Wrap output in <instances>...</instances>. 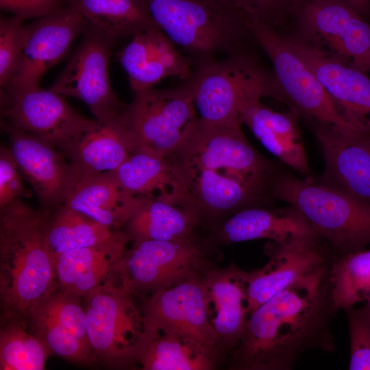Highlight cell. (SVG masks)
Returning <instances> with one entry per match:
<instances>
[{"mask_svg":"<svg viewBox=\"0 0 370 370\" xmlns=\"http://www.w3.org/2000/svg\"><path fill=\"white\" fill-rule=\"evenodd\" d=\"M241 125L199 120L166 157L184 184L200 224L215 227L240 210L261 206L271 196L273 167L251 145Z\"/></svg>","mask_w":370,"mask_h":370,"instance_id":"1","label":"cell"},{"mask_svg":"<svg viewBox=\"0 0 370 370\" xmlns=\"http://www.w3.org/2000/svg\"><path fill=\"white\" fill-rule=\"evenodd\" d=\"M331 264L299 278L249 314L230 369L289 370L308 351H334L330 327L337 310Z\"/></svg>","mask_w":370,"mask_h":370,"instance_id":"2","label":"cell"},{"mask_svg":"<svg viewBox=\"0 0 370 370\" xmlns=\"http://www.w3.org/2000/svg\"><path fill=\"white\" fill-rule=\"evenodd\" d=\"M48 214L22 199L0 208L1 318L25 322L33 306L57 286L46 237Z\"/></svg>","mask_w":370,"mask_h":370,"instance_id":"3","label":"cell"},{"mask_svg":"<svg viewBox=\"0 0 370 370\" xmlns=\"http://www.w3.org/2000/svg\"><path fill=\"white\" fill-rule=\"evenodd\" d=\"M158 27L195 69L243 54L245 19L224 0H144Z\"/></svg>","mask_w":370,"mask_h":370,"instance_id":"4","label":"cell"},{"mask_svg":"<svg viewBox=\"0 0 370 370\" xmlns=\"http://www.w3.org/2000/svg\"><path fill=\"white\" fill-rule=\"evenodd\" d=\"M132 290L116 270L83 297L88 337L96 362L116 369L138 364L160 333L136 308Z\"/></svg>","mask_w":370,"mask_h":370,"instance_id":"5","label":"cell"},{"mask_svg":"<svg viewBox=\"0 0 370 370\" xmlns=\"http://www.w3.org/2000/svg\"><path fill=\"white\" fill-rule=\"evenodd\" d=\"M271 195L299 210L336 257L370 244V204L312 177L275 175Z\"/></svg>","mask_w":370,"mask_h":370,"instance_id":"6","label":"cell"},{"mask_svg":"<svg viewBox=\"0 0 370 370\" xmlns=\"http://www.w3.org/2000/svg\"><path fill=\"white\" fill-rule=\"evenodd\" d=\"M134 94L118 119L130 151L167 157L199 121L189 80L173 88H150Z\"/></svg>","mask_w":370,"mask_h":370,"instance_id":"7","label":"cell"},{"mask_svg":"<svg viewBox=\"0 0 370 370\" xmlns=\"http://www.w3.org/2000/svg\"><path fill=\"white\" fill-rule=\"evenodd\" d=\"M188 79L199 119L210 125L241 123L248 99L275 95L272 80L243 54L197 69Z\"/></svg>","mask_w":370,"mask_h":370,"instance_id":"8","label":"cell"},{"mask_svg":"<svg viewBox=\"0 0 370 370\" xmlns=\"http://www.w3.org/2000/svg\"><path fill=\"white\" fill-rule=\"evenodd\" d=\"M247 25L273 66V79L279 90L314 128L344 130L354 126L338 110L312 71L271 24L249 19Z\"/></svg>","mask_w":370,"mask_h":370,"instance_id":"9","label":"cell"},{"mask_svg":"<svg viewBox=\"0 0 370 370\" xmlns=\"http://www.w3.org/2000/svg\"><path fill=\"white\" fill-rule=\"evenodd\" d=\"M1 110L3 123L51 144L64 156L101 123L84 118L63 96L39 85L1 91Z\"/></svg>","mask_w":370,"mask_h":370,"instance_id":"10","label":"cell"},{"mask_svg":"<svg viewBox=\"0 0 370 370\" xmlns=\"http://www.w3.org/2000/svg\"><path fill=\"white\" fill-rule=\"evenodd\" d=\"M206 246L193 237L186 241H133L117 269L134 295L149 296L201 273L208 265Z\"/></svg>","mask_w":370,"mask_h":370,"instance_id":"11","label":"cell"},{"mask_svg":"<svg viewBox=\"0 0 370 370\" xmlns=\"http://www.w3.org/2000/svg\"><path fill=\"white\" fill-rule=\"evenodd\" d=\"M114 40L98 30L89 29L50 90L82 100L101 123L116 121L127 104L114 92L108 66Z\"/></svg>","mask_w":370,"mask_h":370,"instance_id":"12","label":"cell"},{"mask_svg":"<svg viewBox=\"0 0 370 370\" xmlns=\"http://www.w3.org/2000/svg\"><path fill=\"white\" fill-rule=\"evenodd\" d=\"M142 313L159 333L192 341L219 357L223 354L210 318L203 271L149 295Z\"/></svg>","mask_w":370,"mask_h":370,"instance_id":"13","label":"cell"},{"mask_svg":"<svg viewBox=\"0 0 370 370\" xmlns=\"http://www.w3.org/2000/svg\"><path fill=\"white\" fill-rule=\"evenodd\" d=\"M297 13L319 46L347 64L370 73V25L345 0H304ZM327 51V50H326Z\"/></svg>","mask_w":370,"mask_h":370,"instance_id":"14","label":"cell"},{"mask_svg":"<svg viewBox=\"0 0 370 370\" xmlns=\"http://www.w3.org/2000/svg\"><path fill=\"white\" fill-rule=\"evenodd\" d=\"M82 298L56 286L33 306L25 323L27 330L45 344L51 355L90 365L96 359L88 334Z\"/></svg>","mask_w":370,"mask_h":370,"instance_id":"15","label":"cell"},{"mask_svg":"<svg viewBox=\"0 0 370 370\" xmlns=\"http://www.w3.org/2000/svg\"><path fill=\"white\" fill-rule=\"evenodd\" d=\"M18 166L49 212L64 205L78 183L65 156L44 140L1 123Z\"/></svg>","mask_w":370,"mask_h":370,"instance_id":"16","label":"cell"},{"mask_svg":"<svg viewBox=\"0 0 370 370\" xmlns=\"http://www.w3.org/2000/svg\"><path fill=\"white\" fill-rule=\"evenodd\" d=\"M269 257L262 268L248 272L249 314L261 304L303 276L331 264L335 255L319 236L286 243L270 242L265 250Z\"/></svg>","mask_w":370,"mask_h":370,"instance_id":"17","label":"cell"},{"mask_svg":"<svg viewBox=\"0 0 370 370\" xmlns=\"http://www.w3.org/2000/svg\"><path fill=\"white\" fill-rule=\"evenodd\" d=\"M86 21L72 6L62 7L27 25L16 71L3 91L39 85L45 73L66 53Z\"/></svg>","mask_w":370,"mask_h":370,"instance_id":"18","label":"cell"},{"mask_svg":"<svg viewBox=\"0 0 370 370\" xmlns=\"http://www.w3.org/2000/svg\"><path fill=\"white\" fill-rule=\"evenodd\" d=\"M320 81L343 116L370 132V77L312 42L286 39Z\"/></svg>","mask_w":370,"mask_h":370,"instance_id":"19","label":"cell"},{"mask_svg":"<svg viewBox=\"0 0 370 370\" xmlns=\"http://www.w3.org/2000/svg\"><path fill=\"white\" fill-rule=\"evenodd\" d=\"M324 170L317 180L370 204V132L314 128Z\"/></svg>","mask_w":370,"mask_h":370,"instance_id":"20","label":"cell"},{"mask_svg":"<svg viewBox=\"0 0 370 370\" xmlns=\"http://www.w3.org/2000/svg\"><path fill=\"white\" fill-rule=\"evenodd\" d=\"M131 38L118 58L134 93L153 88L168 77L186 80L192 75L191 61L158 27Z\"/></svg>","mask_w":370,"mask_h":370,"instance_id":"21","label":"cell"},{"mask_svg":"<svg viewBox=\"0 0 370 370\" xmlns=\"http://www.w3.org/2000/svg\"><path fill=\"white\" fill-rule=\"evenodd\" d=\"M209 314L223 354L238 346L249 317L248 271L231 264L225 268L208 264L203 271Z\"/></svg>","mask_w":370,"mask_h":370,"instance_id":"22","label":"cell"},{"mask_svg":"<svg viewBox=\"0 0 370 370\" xmlns=\"http://www.w3.org/2000/svg\"><path fill=\"white\" fill-rule=\"evenodd\" d=\"M318 236L302 214L288 206L281 208L261 206L240 210L213 227L207 243L231 244L255 239L278 243Z\"/></svg>","mask_w":370,"mask_h":370,"instance_id":"23","label":"cell"},{"mask_svg":"<svg viewBox=\"0 0 370 370\" xmlns=\"http://www.w3.org/2000/svg\"><path fill=\"white\" fill-rule=\"evenodd\" d=\"M129 241L120 231L104 243L62 253L53 260L58 287L82 297L116 270Z\"/></svg>","mask_w":370,"mask_h":370,"instance_id":"24","label":"cell"},{"mask_svg":"<svg viewBox=\"0 0 370 370\" xmlns=\"http://www.w3.org/2000/svg\"><path fill=\"white\" fill-rule=\"evenodd\" d=\"M261 97L248 99L242 106L239 120L261 144L283 163L303 176L310 169L300 131L294 116L265 106Z\"/></svg>","mask_w":370,"mask_h":370,"instance_id":"25","label":"cell"},{"mask_svg":"<svg viewBox=\"0 0 370 370\" xmlns=\"http://www.w3.org/2000/svg\"><path fill=\"white\" fill-rule=\"evenodd\" d=\"M113 173L133 196L150 197L195 212L184 184L166 157L141 149L131 151Z\"/></svg>","mask_w":370,"mask_h":370,"instance_id":"26","label":"cell"},{"mask_svg":"<svg viewBox=\"0 0 370 370\" xmlns=\"http://www.w3.org/2000/svg\"><path fill=\"white\" fill-rule=\"evenodd\" d=\"M198 225L199 218L190 208L135 195L125 232L132 242L186 241L193 238V230Z\"/></svg>","mask_w":370,"mask_h":370,"instance_id":"27","label":"cell"},{"mask_svg":"<svg viewBox=\"0 0 370 370\" xmlns=\"http://www.w3.org/2000/svg\"><path fill=\"white\" fill-rule=\"evenodd\" d=\"M133 198L111 171L80 181L64 205L110 230H120L129 219Z\"/></svg>","mask_w":370,"mask_h":370,"instance_id":"28","label":"cell"},{"mask_svg":"<svg viewBox=\"0 0 370 370\" xmlns=\"http://www.w3.org/2000/svg\"><path fill=\"white\" fill-rule=\"evenodd\" d=\"M130 152L118 123H100L66 153L78 183L102 173L115 171Z\"/></svg>","mask_w":370,"mask_h":370,"instance_id":"29","label":"cell"},{"mask_svg":"<svg viewBox=\"0 0 370 370\" xmlns=\"http://www.w3.org/2000/svg\"><path fill=\"white\" fill-rule=\"evenodd\" d=\"M90 27L110 37L133 36L158 27L144 0H66Z\"/></svg>","mask_w":370,"mask_h":370,"instance_id":"30","label":"cell"},{"mask_svg":"<svg viewBox=\"0 0 370 370\" xmlns=\"http://www.w3.org/2000/svg\"><path fill=\"white\" fill-rule=\"evenodd\" d=\"M121 230H110L66 205L48 214L46 237L54 259L66 251L104 243Z\"/></svg>","mask_w":370,"mask_h":370,"instance_id":"31","label":"cell"},{"mask_svg":"<svg viewBox=\"0 0 370 370\" xmlns=\"http://www.w3.org/2000/svg\"><path fill=\"white\" fill-rule=\"evenodd\" d=\"M219 356L192 341L160 334L145 350L143 370H212Z\"/></svg>","mask_w":370,"mask_h":370,"instance_id":"32","label":"cell"},{"mask_svg":"<svg viewBox=\"0 0 370 370\" xmlns=\"http://www.w3.org/2000/svg\"><path fill=\"white\" fill-rule=\"evenodd\" d=\"M329 280L337 310L365 301L370 295V249L336 257L330 267Z\"/></svg>","mask_w":370,"mask_h":370,"instance_id":"33","label":"cell"},{"mask_svg":"<svg viewBox=\"0 0 370 370\" xmlns=\"http://www.w3.org/2000/svg\"><path fill=\"white\" fill-rule=\"evenodd\" d=\"M51 354L24 321L1 318L0 369L42 370Z\"/></svg>","mask_w":370,"mask_h":370,"instance_id":"34","label":"cell"},{"mask_svg":"<svg viewBox=\"0 0 370 370\" xmlns=\"http://www.w3.org/2000/svg\"><path fill=\"white\" fill-rule=\"evenodd\" d=\"M21 18L1 17L0 20V84L6 88L19 64L23 51L27 25Z\"/></svg>","mask_w":370,"mask_h":370,"instance_id":"35","label":"cell"},{"mask_svg":"<svg viewBox=\"0 0 370 370\" xmlns=\"http://www.w3.org/2000/svg\"><path fill=\"white\" fill-rule=\"evenodd\" d=\"M349 338V370H370V310L365 306L345 310Z\"/></svg>","mask_w":370,"mask_h":370,"instance_id":"36","label":"cell"},{"mask_svg":"<svg viewBox=\"0 0 370 370\" xmlns=\"http://www.w3.org/2000/svg\"><path fill=\"white\" fill-rule=\"evenodd\" d=\"M10 147H0V208L16 199L28 198L32 193L25 185Z\"/></svg>","mask_w":370,"mask_h":370,"instance_id":"37","label":"cell"},{"mask_svg":"<svg viewBox=\"0 0 370 370\" xmlns=\"http://www.w3.org/2000/svg\"><path fill=\"white\" fill-rule=\"evenodd\" d=\"M246 21L260 20L271 24L291 0H224ZM272 25V24H271Z\"/></svg>","mask_w":370,"mask_h":370,"instance_id":"38","label":"cell"},{"mask_svg":"<svg viewBox=\"0 0 370 370\" xmlns=\"http://www.w3.org/2000/svg\"><path fill=\"white\" fill-rule=\"evenodd\" d=\"M66 0H0L2 10L22 19L46 16L59 8Z\"/></svg>","mask_w":370,"mask_h":370,"instance_id":"39","label":"cell"},{"mask_svg":"<svg viewBox=\"0 0 370 370\" xmlns=\"http://www.w3.org/2000/svg\"><path fill=\"white\" fill-rule=\"evenodd\" d=\"M360 14H368L370 13V0H345Z\"/></svg>","mask_w":370,"mask_h":370,"instance_id":"40","label":"cell"},{"mask_svg":"<svg viewBox=\"0 0 370 370\" xmlns=\"http://www.w3.org/2000/svg\"><path fill=\"white\" fill-rule=\"evenodd\" d=\"M365 306L370 310V295L365 300Z\"/></svg>","mask_w":370,"mask_h":370,"instance_id":"41","label":"cell"}]
</instances>
